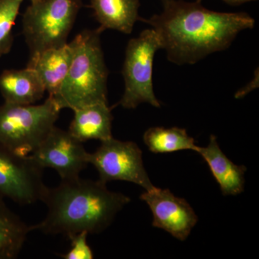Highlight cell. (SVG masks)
Masks as SVG:
<instances>
[{
    "mask_svg": "<svg viewBox=\"0 0 259 259\" xmlns=\"http://www.w3.org/2000/svg\"><path fill=\"white\" fill-rule=\"evenodd\" d=\"M258 69L257 68V69L255 71L254 76H253V79H252L250 82L247 83L246 86L244 87V88L238 90V91L236 93L235 97H236V99L243 98V97L248 95V94L250 93V92H252L253 90H255V89L258 88Z\"/></svg>",
    "mask_w": 259,
    "mask_h": 259,
    "instance_id": "cell-20",
    "label": "cell"
},
{
    "mask_svg": "<svg viewBox=\"0 0 259 259\" xmlns=\"http://www.w3.org/2000/svg\"><path fill=\"white\" fill-rule=\"evenodd\" d=\"M144 141L148 149L154 153H168L182 150L196 151L194 139L187 134L185 129L174 127H150L145 132Z\"/></svg>",
    "mask_w": 259,
    "mask_h": 259,
    "instance_id": "cell-17",
    "label": "cell"
},
{
    "mask_svg": "<svg viewBox=\"0 0 259 259\" xmlns=\"http://www.w3.org/2000/svg\"><path fill=\"white\" fill-rule=\"evenodd\" d=\"M74 51L71 41L29 58L27 67L36 73L49 96L54 97L60 89L72 62Z\"/></svg>",
    "mask_w": 259,
    "mask_h": 259,
    "instance_id": "cell-11",
    "label": "cell"
},
{
    "mask_svg": "<svg viewBox=\"0 0 259 259\" xmlns=\"http://www.w3.org/2000/svg\"><path fill=\"white\" fill-rule=\"evenodd\" d=\"M82 5V0H37L30 3L22 19L23 36L30 57L47 49L66 45Z\"/></svg>",
    "mask_w": 259,
    "mask_h": 259,
    "instance_id": "cell-5",
    "label": "cell"
},
{
    "mask_svg": "<svg viewBox=\"0 0 259 259\" xmlns=\"http://www.w3.org/2000/svg\"><path fill=\"white\" fill-rule=\"evenodd\" d=\"M160 49L161 40L153 28L146 29L127 42L122 70L125 89L118 103L123 108L135 109L142 103L161 107L153 84V60Z\"/></svg>",
    "mask_w": 259,
    "mask_h": 259,
    "instance_id": "cell-6",
    "label": "cell"
},
{
    "mask_svg": "<svg viewBox=\"0 0 259 259\" xmlns=\"http://www.w3.org/2000/svg\"><path fill=\"white\" fill-rule=\"evenodd\" d=\"M30 3H32V2L37 1V0H30Z\"/></svg>",
    "mask_w": 259,
    "mask_h": 259,
    "instance_id": "cell-23",
    "label": "cell"
},
{
    "mask_svg": "<svg viewBox=\"0 0 259 259\" xmlns=\"http://www.w3.org/2000/svg\"><path fill=\"white\" fill-rule=\"evenodd\" d=\"M196 152L207 162L223 195H238L244 190L246 167L235 164L221 151L217 137L211 135L207 147L197 146Z\"/></svg>",
    "mask_w": 259,
    "mask_h": 259,
    "instance_id": "cell-12",
    "label": "cell"
},
{
    "mask_svg": "<svg viewBox=\"0 0 259 259\" xmlns=\"http://www.w3.org/2000/svg\"><path fill=\"white\" fill-rule=\"evenodd\" d=\"M40 202L47 206V214L41 222L30 226L31 231L70 238L83 231L88 234L102 233L131 199L111 192L99 180L78 177L61 180L54 188L48 187Z\"/></svg>",
    "mask_w": 259,
    "mask_h": 259,
    "instance_id": "cell-2",
    "label": "cell"
},
{
    "mask_svg": "<svg viewBox=\"0 0 259 259\" xmlns=\"http://www.w3.org/2000/svg\"><path fill=\"white\" fill-rule=\"evenodd\" d=\"M196 1L199 2V3H202V0H196ZM223 1L225 2L227 4L233 5V6H238V5L244 4V3L258 1V0H223Z\"/></svg>",
    "mask_w": 259,
    "mask_h": 259,
    "instance_id": "cell-21",
    "label": "cell"
},
{
    "mask_svg": "<svg viewBox=\"0 0 259 259\" xmlns=\"http://www.w3.org/2000/svg\"><path fill=\"white\" fill-rule=\"evenodd\" d=\"M88 235L83 231L70 238L71 249L61 257L64 259H93V252L88 243Z\"/></svg>",
    "mask_w": 259,
    "mask_h": 259,
    "instance_id": "cell-19",
    "label": "cell"
},
{
    "mask_svg": "<svg viewBox=\"0 0 259 259\" xmlns=\"http://www.w3.org/2000/svg\"><path fill=\"white\" fill-rule=\"evenodd\" d=\"M89 164L93 165L104 184L112 181L132 182L146 191L156 188L151 183L143 162L142 151L132 141L113 137L102 141L100 147L89 153Z\"/></svg>",
    "mask_w": 259,
    "mask_h": 259,
    "instance_id": "cell-7",
    "label": "cell"
},
{
    "mask_svg": "<svg viewBox=\"0 0 259 259\" xmlns=\"http://www.w3.org/2000/svg\"><path fill=\"white\" fill-rule=\"evenodd\" d=\"M45 93L40 78L30 68L6 69L0 74V93L5 102L32 105L41 100Z\"/></svg>",
    "mask_w": 259,
    "mask_h": 259,
    "instance_id": "cell-14",
    "label": "cell"
},
{
    "mask_svg": "<svg viewBox=\"0 0 259 259\" xmlns=\"http://www.w3.org/2000/svg\"><path fill=\"white\" fill-rule=\"evenodd\" d=\"M83 143L68 131L54 126L41 144L29 155L42 168L55 170L61 180L79 177L89 165V153Z\"/></svg>",
    "mask_w": 259,
    "mask_h": 259,
    "instance_id": "cell-9",
    "label": "cell"
},
{
    "mask_svg": "<svg viewBox=\"0 0 259 259\" xmlns=\"http://www.w3.org/2000/svg\"><path fill=\"white\" fill-rule=\"evenodd\" d=\"M94 16L100 28L131 34L136 23L141 21L139 0H90Z\"/></svg>",
    "mask_w": 259,
    "mask_h": 259,
    "instance_id": "cell-15",
    "label": "cell"
},
{
    "mask_svg": "<svg viewBox=\"0 0 259 259\" xmlns=\"http://www.w3.org/2000/svg\"><path fill=\"white\" fill-rule=\"evenodd\" d=\"M44 170L29 155L19 156L0 144V196L3 198L20 205L41 200L48 188Z\"/></svg>",
    "mask_w": 259,
    "mask_h": 259,
    "instance_id": "cell-8",
    "label": "cell"
},
{
    "mask_svg": "<svg viewBox=\"0 0 259 259\" xmlns=\"http://www.w3.org/2000/svg\"><path fill=\"white\" fill-rule=\"evenodd\" d=\"M162 4L163 3H166V2L169 1V0H160Z\"/></svg>",
    "mask_w": 259,
    "mask_h": 259,
    "instance_id": "cell-22",
    "label": "cell"
},
{
    "mask_svg": "<svg viewBox=\"0 0 259 259\" xmlns=\"http://www.w3.org/2000/svg\"><path fill=\"white\" fill-rule=\"evenodd\" d=\"M141 199L146 202L153 214L152 226L164 230L180 241H185L198 218L185 199L174 195L169 190L156 188L146 191Z\"/></svg>",
    "mask_w": 259,
    "mask_h": 259,
    "instance_id": "cell-10",
    "label": "cell"
},
{
    "mask_svg": "<svg viewBox=\"0 0 259 259\" xmlns=\"http://www.w3.org/2000/svg\"><path fill=\"white\" fill-rule=\"evenodd\" d=\"M103 31L100 27L84 30L71 40L72 62L60 89L52 97L61 110L74 111L94 104L108 103L109 70L102 47Z\"/></svg>",
    "mask_w": 259,
    "mask_h": 259,
    "instance_id": "cell-3",
    "label": "cell"
},
{
    "mask_svg": "<svg viewBox=\"0 0 259 259\" xmlns=\"http://www.w3.org/2000/svg\"><path fill=\"white\" fill-rule=\"evenodd\" d=\"M162 5L160 14L141 21L151 25L168 60L179 66L226 50L240 32L255 26L254 18L243 12L212 11L197 1L169 0Z\"/></svg>",
    "mask_w": 259,
    "mask_h": 259,
    "instance_id": "cell-1",
    "label": "cell"
},
{
    "mask_svg": "<svg viewBox=\"0 0 259 259\" xmlns=\"http://www.w3.org/2000/svg\"><path fill=\"white\" fill-rule=\"evenodd\" d=\"M23 0H0V58L9 54L14 42L13 30Z\"/></svg>",
    "mask_w": 259,
    "mask_h": 259,
    "instance_id": "cell-18",
    "label": "cell"
},
{
    "mask_svg": "<svg viewBox=\"0 0 259 259\" xmlns=\"http://www.w3.org/2000/svg\"><path fill=\"white\" fill-rule=\"evenodd\" d=\"M52 97L40 105H0V144L19 156L33 152L50 133L61 112Z\"/></svg>",
    "mask_w": 259,
    "mask_h": 259,
    "instance_id": "cell-4",
    "label": "cell"
},
{
    "mask_svg": "<svg viewBox=\"0 0 259 259\" xmlns=\"http://www.w3.org/2000/svg\"><path fill=\"white\" fill-rule=\"evenodd\" d=\"M31 228L5 204L0 196V259L18 258Z\"/></svg>",
    "mask_w": 259,
    "mask_h": 259,
    "instance_id": "cell-16",
    "label": "cell"
},
{
    "mask_svg": "<svg viewBox=\"0 0 259 259\" xmlns=\"http://www.w3.org/2000/svg\"><path fill=\"white\" fill-rule=\"evenodd\" d=\"M113 116L108 103H97L74 110L68 131L83 143L90 140L104 141L112 137Z\"/></svg>",
    "mask_w": 259,
    "mask_h": 259,
    "instance_id": "cell-13",
    "label": "cell"
}]
</instances>
